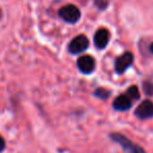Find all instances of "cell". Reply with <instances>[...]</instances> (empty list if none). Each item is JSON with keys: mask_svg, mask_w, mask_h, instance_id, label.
<instances>
[{"mask_svg": "<svg viewBox=\"0 0 153 153\" xmlns=\"http://www.w3.org/2000/svg\"><path fill=\"white\" fill-rule=\"evenodd\" d=\"M59 16L61 17L65 22L69 24H75L80 20L81 13L80 10L74 4H68L59 8Z\"/></svg>", "mask_w": 153, "mask_h": 153, "instance_id": "obj_2", "label": "cell"}, {"mask_svg": "<svg viewBox=\"0 0 153 153\" xmlns=\"http://www.w3.org/2000/svg\"><path fill=\"white\" fill-rule=\"evenodd\" d=\"M89 39L85 36V34H79V36H75L70 43H69L68 50L71 54H79L82 53L89 48Z\"/></svg>", "mask_w": 153, "mask_h": 153, "instance_id": "obj_4", "label": "cell"}, {"mask_svg": "<svg viewBox=\"0 0 153 153\" xmlns=\"http://www.w3.org/2000/svg\"><path fill=\"white\" fill-rule=\"evenodd\" d=\"M93 95H94L96 98L105 101L111 96V91L105 89V88H97L94 91V93H93Z\"/></svg>", "mask_w": 153, "mask_h": 153, "instance_id": "obj_9", "label": "cell"}, {"mask_svg": "<svg viewBox=\"0 0 153 153\" xmlns=\"http://www.w3.org/2000/svg\"><path fill=\"white\" fill-rule=\"evenodd\" d=\"M134 116L141 121H146L153 118V102L149 99H146L141 102L134 111Z\"/></svg>", "mask_w": 153, "mask_h": 153, "instance_id": "obj_5", "label": "cell"}, {"mask_svg": "<svg viewBox=\"0 0 153 153\" xmlns=\"http://www.w3.org/2000/svg\"><path fill=\"white\" fill-rule=\"evenodd\" d=\"M125 94L131 99V100L134 102V101H137L140 98H141V95H140V91H139V88L137 85H131L129 87L128 89L126 90Z\"/></svg>", "mask_w": 153, "mask_h": 153, "instance_id": "obj_10", "label": "cell"}, {"mask_svg": "<svg viewBox=\"0 0 153 153\" xmlns=\"http://www.w3.org/2000/svg\"><path fill=\"white\" fill-rule=\"evenodd\" d=\"M134 55L130 51H126L122 55L118 56L115 61V72L118 75H122L132 66Z\"/></svg>", "mask_w": 153, "mask_h": 153, "instance_id": "obj_3", "label": "cell"}, {"mask_svg": "<svg viewBox=\"0 0 153 153\" xmlns=\"http://www.w3.org/2000/svg\"><path fill=\"white\" fill-rule=\"evenodd\" d=\"M143 90L147 96H153V81L145 80L143 82Z\"/></svg>", "mask_w": 153, "mask_h": 153, "instance_id": "obj_11", "label": "cell"}, {"mask_svg": "<svg viewBox=\"0 0 153 153\" xmlns=\"http://www.w3.org/2000/svg\"><path fill=\"white\" fill-rule=\"evenodd\" d=\"M1 16H2V13H1V10H0V19H1Z\"/></svg>", "mask_w": 153, "mask_h": 153, "instance_id": "obj_15", "label": "cell"}, {"mask_svg": "<svg viewBox=\"0 0 153 153\" xmlns=\"http://www.w3.org/2000/svg\"><path fill=\"white\" fill-rule=\"evenodd\" d=\"M77 68L82 74H92L96 68L95 59L91 55H82L77 59Z\"/></svg>", "mask_w": 153, "mask_h": 153, "instance_id": "obj_6", "label": "cell"}, {"mask_svg": "<svg viewBox=\"0 0 153 153\" xmlns=\"http://www.w3.org/2000/svg\"><path fill=\"white\" fill-rule=\"evenodd\" d=\"M111 40V32L106 28H100L95 32L94 44L98 50H103L107 47Z\"/></svg>", "mask_w": 153, "mask_h": 153, "instance_id": "obj_7", "label": "cell"}, {"mask_svg": "<svg viewBox=\"0 0 153 153\" xmlns=\"http://www.w3.org/2000/svg\"><path fill=\"white\" fill-rule=\"evenodd\" d=\"M149 49H150V52H151V53H152V54H153V43H152V44H151V45H150Z\"/></svg>", "mask_w": 153, "mask_h": 153, "instance_id": "obj_14", "label": "cell"}, {"mask_svg": "<svg viewBox=\"0 0 153 153\" xmlns=\"http://www.w3.org/2000/svg\"><path fill=\"white\" fill-rule=\"evenodd\" d=\"M94 4L100 10H105L107 8V6H108L107 0H94Z\"/></svg>", "mask_w": 153, "mask_h": 153, "instance_id": "obj_12", "label": "cell"}, {"mask_svg": "<svg viewBox=\"0 0 153 153\" xmlns=\"http://www.w3.org/2000/svg\"><path fill=\"white\" fill-rule=\"evenodd\" d=\"M5 148V142H4L3 137H0V152H2Z\"/></svg>", "mask_w": 153, "mask_h": 153, "instance_id": "obj_13", "label": "cell"}, {"mask_svg": "<svg viewBox=\"0 0 153 153\" xmlns=\"http://www.w3.org/2000/svg\"><path fill=\"white\" fill-rule=\"evenodd\" d=\"M109 139L122 148L124 153H147L142 146L133 143L131 140L120 132H111Z\"/></svg>", "mask_w": 153, "mask_h": 153, "instance_id": "obj_1", "label": "cell"}, {"mask_svg": "<svg viewBox=\"0 0 153 153\" xmlns=\"http://www.w3.org/2000/svg\"><path fill=\"white\" fill-rule=\"evenodd\" d=\"M132 104H133V101L124 93V94H122V95H119V96L114 100L113 108L115 109L116 111L123 113V111H129V109L132 107Z\"/></svg>", "mask_w": 153, "mask_h": 153, "instance_id": "obj_8", "label": "cell"}]
</instances>
